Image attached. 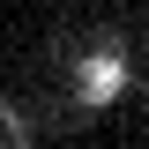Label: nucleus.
Instances as JSON below:
<instances>
[{"label":"nucleus","mask_w":149,"mask_h":149,"mask_svg":"<svg viewBox=\"0 0 149 149\" xmlns=\"http://www.w3.org/2000/svg\"><path fill=\"white\" fill-rule=\"evenodd\" d=\"M127 82H134L127 52H119V45H97V52L74 67V104H82V112H112L119 97H127Z\"/></svg>","instance_id":"nucleus-1"}]
</instances>
